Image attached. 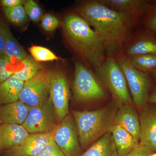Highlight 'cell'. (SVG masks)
I'll return each instance as SVG.
<instances>
[{
	"mask_svg": "<svg viewBox=\"0 0 156 156\" xmlns=\"http://www.w3.org/2000/svg\"><path fill=\"white\" fill-rule=\"evenodd\" d=\"M22 125H0V153L16 146L29 135Z\"/></svg>",
	"mask_w": 156,
	"mask_h": 156,
	"instance_id": "cell-16",
	"label": "cell"
},
{
	"mask_svg": "<svg viewBox=\"0 0 156 156\" xmlns=\"http://www.w3.org/2000/svg\"><path fill=\"white\" fill-rule=\"evenodd\" d=\"M79 156H120L109 131L92 144L86 151Z\"/></svg>",
	"mask_w": 156,
	"mask_h": 156,
	"instance_id": "cell-20",
	"label": "cell"
},
{
	"mask_svg": "<svg viewBox=\"0 0 156 156\" xmlns=\"http://www.w3.org/2000/svg\"><path fill=\"white\" fill-rule=\"evenodd\" d=\"M122 51L127 57L143 54L156 55L154 34L144 27L135 30L125 42Z\"/></svg>",
	"mask_w": 156,
	"mask_h": 156,
	"instance_id": "cell-11",
	"label": "cell"
},
{
	"mask_svg": "<svg viewBox=\"0 0 156 156\" xmlns=\"http://www.w3.org/2000/svg\"><path fill=\"white\" fill-rule=\"evenodd\" d=\"M118 105L113 102L93 111H73L81 147L85 148L110 131Z\"/></svg>",
	"mask_w": 156,
	"mask_h": 156,
	"instance_id": "cell-3",
	"label": "cell"
},
{
	"mask_svg": "<svg viewBox=\"0 0 156 156\" xmlns=\"http://www.w3.org/2000/svg\"><path fill=\"white\" fill-rule=\"evenodd\" d=\"M148 103H156V88L153 92L150 94Z\"/></svg>",
	"mask_w": 156,
	"mask_h": 156,
	"instance_id": "cell-34",
	"label": "cell"
},
{
	"mask_svg": "<svg viewBox=\"0 0 156 156\" xmlns=\"http://www.w3.org/2000/svg\"><path fill=\"white\" fill-rule=\"evenodd\" d=\"M142 23L144 28L153 33H156V0L151 1L143 19Z\"/></svg>",
	"mask_w": 156,
	"mask_h": 156,
	"instance_id": "cell-26",
	"label": "cell"
},
{
	"mask_svg": "<svg viewBox=\"0 0 156 156\" xmlns=\"http://www.w3.org/2000/svg\"><path fill=\"white\" fill-rule=\"evenodd\" d=\"M150 75L152 76L156 80V69L153 71L151 73L149 74Z\"/></svg>",
	"mask_w": 156,
	"mask_h": 156,
	"instance_id": "cell-35",
	"label": "cell"
},
{
	"mask_svg": "<svg viewBox=\"0 0 156 156\" xmlns=\"http://www.w3.org/2000/svg\"><path fill=\"white\" fill-rule=\"evenodd\" d=\"M26 2L23 0H2L1 4L4 8H12L20 5H23Z\"/></svg>",
	"mask_w": 156,
	"mask_h": 156,
	"instance_id": "cell-32",
	"label": "cell"
},
{
	"mask_svg": "<svg viewBox=\"0 0 156 156\" xmlns=\"http://www.w3.org/2000/svg\"><path fill=\"white\" fill-rule=\"evenodd\" d=\"M155 108H156V107Z\"/></svg>",
	"mask_w": 156,
	"mask_h": 156,
	"instance_id": "cell-38",
	"label": "cell"
},
{
	"mask_svg": "<svg viewBox=\"0 0 156 156\" xmlns=\"http://www.w3.org/2000/svg\"><path fill=\"white\" fill-rule=\"evenodd\" d=\"M110 132L120 156H126L139 144L131 134L119 125H114Z\"/></svg>",
	"mask_w": 156,
	"mask_h": 156,
	"instance_id": "cell-19",
	"label": "cell"
},
{
	"mask_svg": "<svg viewBox=\"0 0 156 156\" xmlns=\"http://www.w3.org/2000/svg\"><path fill=\"white\" fill-rule=\"evenodd\" d=\"M22 62L23 68L15 72L12 75L24 82L32 79L43 69L40 63L31 56H27Z\"/></svg>",
	"mask_w": 156,
	"mask_h": 156,
	"instance_id": "cell-22",
	"label": "cell"
},
{
	"mask_svg": "<svg viewBox=\"0 0 156 156\" xmlns=\"http://www.w3.org/2000/svg\"><path fill=\"white\" fill-rule=\"evenodd\" d=\"M50 97L58 123L69 114L70 92L68 80L62 71H50Z\"/></svg>",
	"mask_w": 156,
	"mask_h": 156,
	"instance_id": "cell-9",
	"label": "cell"
},
{
	"mask_svg": "<svg viewBox=\"0 0 156 156\" xmlns=\"http://www.w3.org/2000/svg\"><path fill=\"white\" fill-rule=\"evenodd\" d=\"M27 17L34 22H38L41 20L43 12L40 6L34 1L28 0L23 5Z\"/></svg>",
	"mask_w": 156,
	"mask_h": 156,
	"instance_id": "cell-27",
	"label": "cell"
},
{
	"mask_svg": "<svg viewBox=\"0 0 156 156\" xmlns=\"http://www.w3.org/2000/svg\"><path fill=\"white\" fill-rule=\"evenodd\" d=\"M30 107L20 101L0 107V124L22 125Z\"/></svg>",
	"mask_w": 156,
	"mask_h": 156,
	"instance_id": "cell-17",
	"label": "cell"
},
{
	"mask_svg": "<svg viewBox=\"0 0 156 156\" xmlns=\"http://www.w3.org/2000/svg\"><path fill=\"white\" fill-rule=\"evenodd\" d=\"M139 144L156 152V109L147 105L141 110L139 117Z\"/></svg>",
	"mask_w": 156,
	"mask_h": 156,
	"instance_id": "cell-14",
	"label": "cell"
},
{
	"mask_svg": "<svg viewBox=\"0 0 156 156\" xmlns=\"http://www.w3.org/2000/svg\"><path fill=\"white\" fill-rule=\"evenodd\" d=\"M58 124L50 96L41 104L30 108L22 126L29 134L51 133Z\"/></svg>",
	"mask_w": 156,
	"mask_h": 156,
	"instance_id": "cell-7",
	"label": "cell"
},
{
	"mask_svg": "<svg viewBox=\"0 0 156 156\" xmlns=\"http://www.w3.org/2000/svg\"><path fill=\"white\" fill-rule=\"evenodd\" d=\"M3 11L9 21L15 25H22L27 20V16L23 5L4 8Z\"/></svg>",
	"mask_w": 156,
	"mask_h": 156,
	"instance_id": "cell-24",
	"label": "cell"
},
{
	"mask_svg": "<svg viewBox=\"0 0 156 156\" xmlns=\"http://www.w3.org/2000/svg\"><path fill=\"white\" fill-rule=\"evenodd\" d=\"M115 58L126 76L133 104L141 110L147 104L152 86L150 75L133 67L122 51Z\"/></svg>",
	"mask_w": 156,
	"mask_h": 156,
	"instance_id": "cell-6",
	"label": "cell"
},
{
	"mask_svg": "<svg viewBox=\"0 0 156 156\" xmlns=\"http://www.w3.org/2000/svg\"><path fill=\"white\" fill-rule=\"evenodd\" d=\"M150 156H156V152L153 153L152 154H151Z\"/></svg>",
	"mask_w": 156,
	"mask_h": 156,
	"instance_id": "cell-36",
	"label": "cell"
},
{
	"mask_svg": "<svg viewBox=\"0 0 156 156\" xmlns=\"http://www.w3.org/2000/svg\"><path fill=\"white\" fill-rule=\"evenodd\" d=\"M37 156H65L58 146L51 137L48 145Z\"/></svg>",
	"mask_w": 156,
	"mask_h": 156,
	"instance_id": "cell-29",
	"label": "cell"
},
{
	"mask_svg": "<svg viewBox=\"0 0 156 156\" xmlns=\"http://www.w3.org/2000/svg\"><path fill=\"white\" fill-rule=\"evenodd\" d=\"M95 72L118 107L133 105L126 76L115 57L107 56Z\"/></svg>",
	"mask_w": 156,
	"mask_h": 156,
	"instance_id": "cell-5",
	"label": "cell"
},
{
	"mask_svg": "<svg viewBox=\"0 0 156 156\" xmlns=\"http://www.w3.org/2000/svg\"><path fill=\"white\" fill-rule=\"evenodd\" d=\"M107 7L123 14L136 28L142 22L151 0H99Z\"/></svg>",
	"mask_w": 156,
	"mask_h": 156,
	"instance_id": "cell-12",
	"label": "cell"
},
{
	"mask_svg": "<svg viewBox=\"0 0 156 156\" xmlns=\"http://www.w3.org/2000/svg\"><path fill=\"white\" fill-rule=\"evenodd\" d=\"M51 137V133L30 134L18 145L5 151L6 156H37L46 147Z\"/></svg>",
	"mask_w": 156,
	"mask_h": 156,
	"instance_id": "cell-13",
	"label": "cell"
},
{
	"mask_svg": "<svg viewBox=\"0 0 156 156\" xmlns=\"http://www.w3.org/2000/svg\"><path fill=\"white\" fill-rule=\"evenodd\" d=\"M73 61L74 76L72 89L75 99L89 103L107 98L108 91L95 72L75 58Z\"/></svg>",
	"mask_w": 156,
	"mask_h": 156,
	"instance_id": "cell-4",
	"label": "cell"
},
{
	"mask_svg": "<svg viewBox=\"0 0 156 156\" xmlns=\"http://www.w3.org/2000/svg\"><path fill=\"white\" fill-rule=\"evenodd\" d=\"M155 36L156 37V33L155 34H154Z\"/></svg>",
	"mask_w": 156,
	"mask_h": 156,
	"instance_id": "cell-37",
	"label": "cell"
},
{
	"mask_svg": "<svg viewBox=\"0 0 156 156\" xmlns=\"http://www.w3.org/2000/svg\"><path fill=\"white\" fill-rule=\"evenodd\" d=\"M32 57L37 62L53 61L59 58L51 50L39 46H32L29 48Z\"/></svg>",
	"mask_w": 156,
	"mask_h": 156,
	"instance_id": "cell-25",
	"label": "cell"
},
{
	"mask_svg": "<svg viewBox=\"0 0 156 156\" xmlns=\"http://www.w3.org/2000/svg\"><path fill=\"white\" fill-rule=\"evenodd\" d=\"M0 56H6L4 48V39L0 31Z\"/></svg>",
	"mask_w": 156,
	"mask_h": 156,
	"instance_id": "cell-33",
	"label": "cell"
},
{
	"mask_svg": "<svg viewBox=\"0 0 156 156\" xmlns=\"http://www.w3.org/2000/svg\"><path fill=\"white\" fill-rule=\"evenodd\" d=\"M41 20L42 28L46 31H53L60 24V22L58 18L51 14H45L43 16Z\"/></svg>",
	"mask_w": 156,
	"mask_h": 156,
	"instance_id": "cell-28",
	"label": "cell"
},
{
	"mask_svg": "<svg viewBox=\"0 0 156 156\" xmlns=\"http://www.w3.org/2000/svg\"><path fill=\"white\" fill-rule=\"evenodd\" d=\"M24 83V82L12 75L0 84V105L19 101Z\"/></svg>",
	"mask_w": 156,
	"mask_h": 156,
	"instance_id": "cell-21",
	"label": "cell"
},
{
	"mask_svg": "<svg viewBox=\"0 0 156 156\" xmlns=\"http://www.w3.org/2000/svg\"><path fill=\"white\" fill-rule=\"evenodd\" d=\"M50 96V71L43 69L24 82L19 100L30 107L41 104Z\"/></svg>",
	"mask_w": 156,
	"mask_h": 156,
	"instance_id": "cell-10",
	"label": "cell"
},
{
	"mask_svg": "<svg viewBox=\"0 0 156 156\" xmlns=\"http://www.w3.org/2000/svg\"><path fill=\"white\" fill-rule=\"evenodd\" d=\"M10 62L6 56H0V84L6 80L14 73L12 71L7 69Z\"/></svg>",
	"mask_w": 156,
	"mask_h": 156,
	"instance_id": "cell-30",
	"label": "cell"
},
{
	"mask_svg": "<svg viewBox=\"0 0 156 156\" xmlns=\"http://www.w3.org/2000/svg\"><path fill=\"white\" fill-rule=\"evenodd\" d=\"M77 11L100 37L107 56L115 57L122 51L125 42L136 29L126 16L99 0L83 1L77 6Z\"/></svg>",
	"mask_w": 156,
	"mask_h": 156,
	"instance_id": "cell-1",
	"label": "cell"
},
{
	"mask_svg": "<svg viewBox=\"0 0 156 156\" xmlns=\"http://www.w3.org/2000/svg\"><path fill=\"white\" fill-rule=\"evenodd\" d=\"M114 125L122 127L139 143L140 123L136 110L131 105H122L118 107Z\"/></svg>",
	"mask_w": 156,
	"mask_h": 156,
	"instance_id": "cell-15",
	"label": "cell"
},
{
	"mask_svg": "<svg viewBox=\"0 0 156 156\" xmlns=\"http://www.w3.org/2000/svg\"><path fill=\"white\" fill-rule=\"evenodd\" d=\"M51 137L65 156H79L81 146L74 119L66 116L51 133Z\"/></svg>",
	"mask_w": 156,
	"mask_h": 156,
	"instance_id": "cell-8",
	"label": "cell"
},
{
	"mask_svg": "<svg viewBox=\"0 0 156 156\" xmlns=\"http://www.w3.org/2000/svg\"><path fill=\"white\" fill-rule=\"evenodd\" d=\"M63 29L66 41L77 60L95 72L107 57L100 37L84 18L75 13L65 17Z\"/></svg>",
	"mask_w": 156,
	"mask_h": 156,
	"instance_id": "cell-2",
	"label": "cell"
},
{
	"mask_svg": "<svg viewBox=\"0 0 156 156\" xmlns=\"http://www.w3.org/2000/svg\"><path fill=\"white\" fill-rule=\"evenodd\" d=\"M153 153L148 148L139 144L126 156H150Z\"/></svg>",
	"mask_w": 156,
	"mask_h": 156,
	"instance_id": "cell-31",
	"label": "cell"
},
{
	"mask_svg": "<svg viewBox=\"0 0 156 156\" xmlns=\"http://www.w3.org/2000/svg\"><path fill=\"white\" fill-rule=\"evenodd\" d=\"M128 57L133 67L149 74L156 69V55L143 54Z\"/></svg>",
	"mask_w": 156,
	"mask_h": 156,
	"instance_id": "cell-23",
	"label": "cell"
},
{
	"mask_svg": "<svg viewBox=\"0 0 156 156\" xmlns=\"http://www.w3.org/2000/svg\"><path fill=\"white\" fill-rule=\"evenodd\" d=\"M0 31L4 39L6 56L10 62L13 60L22 62L27 56V53L13 36L9 26L3 21L0 22Z\"/></svg>",
	"mask_w": 156,
	"mask_h": 156,
	"instance_id": "cell-18",
	"label": "cell"
}]
</instances>
